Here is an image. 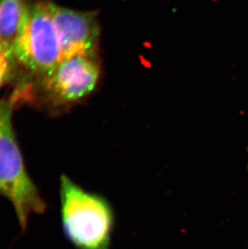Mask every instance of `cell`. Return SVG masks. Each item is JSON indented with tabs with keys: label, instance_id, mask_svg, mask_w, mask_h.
I'll return each instance as SVG.
<instances>
[{
	"label": "cell",
	"instance_id": "obj_1",
	"mask_svg": "<svg viewBox=\"0 0 248 249\" xmlns=\"http://www.w3.org/2000/svg\"><path fill=\"white\" fill-rule=\"evenodd\" d=\"M59 199L61 228L75 249H110L115 213L104 195L88 191L61 174Z\"/></svg>",
	"mask_w": 248,
	"mask_h": 249
},
{
	"label": "cell",
	"instance_id": "obj_2",
	"mask_svg": "<svg viewBox=\"0 0 248 249\" xmlns=\"http://www.w3.org/2000/svg\"><path fill=\"white\" fill-rule=\"evenodd\" d=\"M17 96L0 101V196L11 203L22 230L30 217L42 214L47 205L31 178L12 124Z\"/></svg>",
	"mask_w": 248,
	"mask_h": 249
},
{
	"label": "cell",
	"instance_id": "obj_6",
	"mask_svg": "<svg viewBox=\"0 0 248 249\" xmlns=\"http://www.w3.org/2000/svg\"><path fill=\"white\" fill-rule=\"evenodd\" d=\"M27 4L26 0H0V41L12 50Z\"/></svg>",
	"mask_w": 248,
	"mask_h": 249
},
{
	"label": "cell",
	"instance_id": "obj_5",
	"mask_svg": "<svg viewBox=\"0 0 248 249\" xmlns=\"http://www.w3.org/2000/svg\"><path fill=\"white\" fill-rule=\"evenodd\" d=\"M61 45L62 59L97 53L100 36L98 14L80 12L48 1Z\"/></svg>",
	"mask_w": 248,
	"mask_h": 249
},
{
	"label": "cell",
	"instance_id": "obj_3",
	"mask_svg": "<svg viewBox=\"0 0 248 249\" xmlns=\"http://www.w3.org/2000/svg\"><path fill=\"white\" fill-rule=\"evenodd\" d=\"M16 61L36 77L62 60L61 45L48 1L28 2L12 45Z\"/></svg>",
	"mask_w": 248,
	"mask_h": 249
},
{
	"label": "cell",
	"instance_id": "obj_7",
	"mask_svg": "<svg viewBox=\"0 0 248 249\" xmlns=\"http://www.w3.org/2000/svg\"><path fill=\"white\" fill-rule=\"evenodd\" d=\"M15 64L7 63L0 65V87L2 83L10 79L13 71H15Z\"/></svg>",
	"mask_w": 248,
	"mask_h": 249
},
{
	"label": "cell",
	"instance_id": "obj_4",
	"mask_svg": "<svg viewBox=\"0 0 248 249\" xmlns=\"http://www.w3.org/2000/svg\"><path fill=\"white\" fill-rule=\"evenodd\" d=\"M100 74L98 54L75 55L62 59L53 70L37 77L38 89L52 106H67L91 94Z\"/></svg>",
	"mask_w": 248,
	"mask_h": 249
}]
</instances>
